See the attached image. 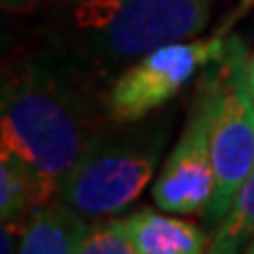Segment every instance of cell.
<instances>
[{
  "label": "cell",
  "mask_w": 254,
  "mask_h": 254,
  "mask_svg": "<svg viewBox=\"0 0 254 254\" xmlns=\"http://www.w3.org/2000/svg\"><path fill=\"white\" fill-rule=\"evenodd\" d=\"M0 125L2 148L33 170L47 205L104 134L87 92L45 66H26L5 80Z\"/></svg>",
  "instance_id": "obj_1"
},
{
  "label": "cell",
  "mask_w": 254,
  "mask_h": 254,
  "mask_svg": "<svg viewBox=\"0 0 254 254\" xmlns=\"http://www.w3.org/2000/svg\"><path fill=\"white\" fill-rule=\"evenodd\" d=\"M214 0H78L73 19L87 50L104 62L141 59L198 36Z\"/></svg>",
  "instance_id": "obj_2"
},
{
  "label": "cell",
  "mask_w": 254,
  "mask_h": 254,
  "mask_svg": "<svg viewBox=\"0 0 254 254\" xmlns=\"http://www.w3.org/2000/svg\"><path fill=\"white\" fill-rule=\"evenodd\" d=\"M160 151V132L127 129L123 134H101L64 182L59 202L85 219L118 214L153 182Z\"/></svg>",
  "instance_id": "obj_3"
},
{
  "label": "cell",
  "mask_w": 254,
  "mask_h": 254,
  "mask_svg": "<svg viewBox=\"0 0 254 254\" xmlns=\"http://www.w3.org/2000/svg\"><path fill=\"white\" fill-rule=\"evenodd\" d=\"M224 78L207 94L209 153L217 179V195L209 221L226 217L238 189L254 170V99L247 85V64L240 50H228Z\"/></svg>",
  "instance_id": "obj_4"
},
{
  "label": "cell",
  "mask_w": 254,
  "mask_h": 254,
  "mask_svg": "<svg viewBox=\"0 0 254 254\" xmlns=\"http://www.w3.org/2000/svg\"><path fill=\"white\" fill-rule=\"evenodd\" d=\"M228 50L224 38H205L182 40L148 52L113 82L106 94L109 116L120 125L144 120L177 97L200 68L224 62Z\"/></svg>",
  "instance_id": "obj_5"
},
{
  "label": "cell",
  "mask_w": 254,
  "mask_h": 254,
  "mask_svg": "<svg viewBox=\"0 0 254 254\" xmlns=\"http://www.w3.org/2000/svg\"><path fill=\"white\" fill-rule=\"evenodd\" d=\"M214 195L217 179L209 153V101L205 97L155 177L153 202L172 214L209 217Z\"/></svg>",
  "instance_id": "obj_6"
},
{
  "label": "cell",
  "mask_w": 254,
  "mask_h": 254,
  "mask_svg": "<svg viewBox=\"0 0 254 254\" xmlns=\"http://www.w3.org/2000/svg\"><path fill=\"white\" fill-rule=\"evenodd\" d=\"M136 254H207L205 231L190 221L155 209H139L120 219Z\"/></svg>",
  "instance_id": "obj_7"
},
{
  "label": "cell",
  "mask_w": 254,
  "mask_h": 254,
  "mask_svg": "<svg viewBox=\"0 0 254 254\" xmlns=\"http://www.w3.org/2000/svg\"><path fill=\"white\" fill-rule=\"evenodd\" d=\"M87 228L85 217L64 202H52L31 214L21 231L19 254H75Z\"/></svg>",
  "instance_id": "obj_8"
},
{
  "label": "cell",
  "mask_w": 254,
  "mask_h": 254,
  "mask_svg": "<svg viewBox=\"0 0 254 254\" xmlns=\"http://www.w3.org/2000/svg\"><path fill=\"white\" fill-rule=\"evenodd\" d=\"M47 207L38 177L21 158L0 151V214L2 221H19L26 212Z\"/></svg>",
  "instance_id": "obj_9"
},
{
  "label": "cell",
  "mask_w": 254,
  "mask_h": 254,
  "mask_svg": "<svg viewBox=\"0 0 254 254\" xmlns=\"http://www.w3.org/2000/svg\"><path fill=\"white\" fill-rule=\"evenodd\" d=\"M254 240V170L238 189L226 217L219 221L207 254H243Z\"/></svg>",
  "instance_id": "obj_10"
},
{
  "label": "cell",
  "mask_w": 254,
  "mask_h": 254,
  "mask_svg": "<svg viewBox=\"0 0 254 254\" xmlns=\"http://www.w3.org/2000/svg\"><path fill=\"white\" fill-rule=\"evenodd\" d=\"M75 254H136V250L123 221H104L87 228Z\"/></svg>",
  "instance_id": "obj_11"
},
{
  "label": "cell",
  "mask_w": 254,
  "mask_h": 254,
  "mask_svg": "<svg viewBox=\"0 0 254 254\" xmlns=\"http://www.w3.org/2000/svg\"><path fill=\"white\" fill-rule=\"evenodd\" d=\"M247 85H250V94H252V99H254V55L247 62Z\"/></svg>",
  "instance_id": "obj_12"
},
{
  "label": "cell",
  "mask_w": 254,
  "mask_h": 254,
  "mask_svg": "<svg viewBox=\"0 0 254 254\" xmlns=\"http://www.w3.org/2000/svg\"><path fill=\"white\" fill-rule=\"evenodd\" d=\"M243 254H254V240H252V243H250V245L245 247V252H243Z\"/></svg>",
  "instance_id": "obj_13"
}]
</instances>
